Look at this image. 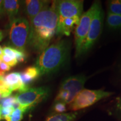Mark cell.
<instances>
[{
    "label": "cell",
    "instance_id": "6da1fadb",
    "mask_svg": "<svg viewBox=\"0 0 121 121\" xmlns=\"http://www.w3.org/2000/svg\"><path fill=\"white\" fill-rule=\"evenodd\" d=\"M58 20L56 4L53 1L29 22L28 44L35 51L40 53L49 46L56 33Z\"/></svg>",
    "mask_w": 121,
    "mask_h": 121
},
{
    "label": "cell",
    "instance_id": "7a4b0ae2",
    "mask_svg": "<svg viewBox=\"0 0 121 121\" xmlns=\"http://www.w3.org/2000/svg\"><path fill=\"white\" fill-rule=\"evenodd\" d=\"M71 43L67 39H60L49 45L40 53L35 61L40 76L55 73L64 67L69 60Z\"/></svg>",
    "mask_w": 121,
    "mask_h": 121
},
{
    "label": "cell",
    "instance_id": "3957f363",
    "mask_svg": "<svg viewBox=\"0 0 121 121\" xmlns=\"http://www.w3.org/2000/svg\"><path fill=\"white\" fill-rule=\"evenodd\" d=\"M87 78L84 75H76L65 78L60 84L54 102L70 104L77 95L83 90Z\"/></svg>",
    "mask_w": 121,
    "mask_h": 121
},
{
    "label": "cell",
    "instance_id": "277c9868",
    "mask_svg": "<svg viewBox=\"0 0 121 121\" xmlns=\"http://www.w3.org/2000/svg\"><path fill=\"white\" fill-rule=\"evenodd\" d=\"M96 1V7L91 20L90 28L85 40L80 51L79 57L86 54L93 48L102 34L104 21V11L101 2Z\"/></svg>",
    "mask_w": 121,
    "mask_h": 121
},
{
    "label": "cell",
    "instance_id": "5b68a950",
    "mask_svg": "<svg viewBox=\"0 0 121 121\" xmlns=\"http://www.w3.org/2000/svg\"><path fill=\"white\" fill-rule=\"evenodd\" d=\"M114 93L106 91L102 89L89 90L84 89L74 98L73 101L67 106L71 112H78L84 109L105 98L110 97Z\"/></svg>",
    "mask_w": 121,
    "mask_h": 121
},
{
    "label": "cell",
    "instance_id": "8992f818",
    "mask_svg": "<svg viewBox=\"0 0 121 121\" xmlns=\"http://www.w3.org/2000/svg\"><path fill=\"white\" fill-rule=\"evenodd\" d=\"M30 23L24 17L15 18L10 22L9 37L15 49L24 52L28 44Z\"/></svg>",
    "mask_w": 121,
    "mask_h": 121
},
{
    "label": "cell",
    "instance_id": "52a82bcc",
    "mask_svg": "<svg viewBox=\"0 0 121 121\" xmlns=\"http://www.w3.org/2000/svg\"><path fill=\"white\" fill-rule=\"evenodd\" d=\"M50 94L51 90L47 86L28 87L20 91L15 96L21 108L26 112L47 99Z\"/></svg>",
    "mask_w": 121,
    "mask_h": 121
},
{
    "label": "cell",
    "instance_id": "ba28073f",
    "mask_svg": "<svg viewBox=\"0 0 121 121\" xmlns=\"http://www.w3.org/2000/svg\"><path fill=\"white\" fill-rule=\"evenodd\" d=\"M96 1H94L91 6L87 11L85 12L81 15L78 24L75 28L74 37H75V56L78 57L80 55L82 45L85 40L89 28H90L91 20L94 13Z\"/></svg>",
    "mask_w": 121,
    "mask_h": 121
},
{
    "label": "cell",
    "instance_id": "9c48e42d",
    "mask_svg": "<svg viewBox=\"0 0 121 121\" xmlns=\"http://www.w3.org/2000/svg\"><path fill=\"white\" fill-rule=\"evenodd\" d=\"M58 19H65L79 16L83 13L84 1L60 0L56 1Z\"/></svg>",
    "mask_w": 121,
    "mask_h": 121
},
{
    "label": "cell",
    "instance_id": "30bf717a",
    "mask_svg": "<svg viewBox=\"0 0 121 121\" xmlns=\"http://www.w3.org/2000/svg\"><path fill=\"white\" fill-rule=\"evenodd\" d=\"M80 17L79 16H75L65 19H58L56 34L58 36H69L74 28L78 24Z\"/></svg>",
    "mask_w": 121,
    "mask_h": 121
},
{
    "label": "cell",
    "instance_id": "8fae6325",
    "mask_svg": "<svg viewBox=\"0 0 121 121\" xmlns=\"http://www.w3.org/2000/svg\"><path fill=\"white\" fill-rule=\"evenodd\" d=\"M49 1L28 0L25 1V10L29 22L42 11L47 8L51 4Z\"/></svg>",
    "mask_w": 121,
    "mask_h": 121
},
{
    "label": "cell",
    "instance_id": "7c38bea8",
    "mask_svg": "<svg viewBox=\"0 0 121 121\" xmlns=\"http://www.w3.org/2000/svg\"><path fill=\"white\" fill-rule=\"evenodd\" d=\"M4 81L6 86L12 91L24 90L28 88L22 82L20 73L13 72L8 73L4 76Z\"/></svg>",
    "mask_w": 121,
    "mask_h": 121
},
{
    "label": "cell",
    "instance_id": "4fadbf2b",
    "mask_svg": "<svg viewBox=\"0 0 121 121\" xmlns=\"http://www.w3.org/2000/svg\"><path fill=\"white\" fill-rule=\"evenodd\" d=\"M19 8L20 2L17 0L3 1L4 12L8 15L10 22L15 19V17L19 13Z\"/></svg>",
    "mask_w": 121,
    "mask_h": 121
},
{
    "label": "cell",
    "instance_id": "5bb4252c",
    "mask_svg": "<svg viewBox=\"0 0 121 121\" xmlns=\"http://www.w3.org/2000/svg\"><path fill=\"white\" fill-rule=\"evenodd\" d=\"M20 75L23 84L27 86L40 76L38 69L35 66L27 67Z\"/></svg>",
    "mask_w": 121,
    "mask_h": 121
},
{
    "label": "cell",
    "instance_id": "9a60e30c",
    "mask_svg": "<svg viewBox=\"0 0 121 121\" xmlns=\"http://www.w3.org/2000/svg\"><path fill=\"white\" fill-rule=\"evenodd\" d=\"M78 115V112H70L62 114H53L47 118L45 121H74Z\"/></svg>",
    "mask_w": 121,
    "mask_h": 121
},
{
    "label": "cell",
    "instance_id": "2e32d148",
    "mask_svg": "<svg viewBox=\"0 0 121 121\" xmlns=\"http://www.w3.org/2000/svg\"><path fill=\"white\" fill-rule=\"evenodd\" d=\"M2 50L4 54L11 57L13 58L16 59L18 62H24L25 57H26V56L24 52L15 49L14 48L10 47H4Z\"/></svg>",
    "mask_w": 121,
    "mask_h": 121
},
{
    "label": "cell",
    "instance_id": "e0dca14e",
    "mask_svg": "<svg viewBox=\"0 0 121 121\" xmlns=\"http://www.w3.org/2000/svg\"><path fill=\"white\" fill-rule=\"evenodd\" d=\"M107 24L112 29H121V15L108 13L107 16Z\"/></svg>",
    "mask_w": 121,
    "mask_h": 121
},
{
    "label": "cell",
    "instance_id": "ac0fdd59",
    "mask_svg": "<svg viewBox=\"0 0 121 121\" xmlns=\"http://www.w3.org/2000/svg\"><path fill=\"white\" fill-rule=\"evenodd\" d=\"M108 13L121 15V0H112L107 2Z\"/></svg>",
    "mask_w": 121,
    "mask_h": 121
},
{
    "label": "cell",
    "instance_id": "d6986e66",
    "mask_svg": "<svg viewBox=\"0 0 121 121\" xmlns=\"http://www.w3.org/2000/svg\"><path fill=\"white\" fill-rule=\"evenodd\" d=\"M25 112L26 111L22 108L16 109L13 110L11 115L6 118L5 119L6 121H21Z\"/></svg>",
    "mask_w": 121,
    "mask_h": 121
},
{
    "label": "cell",
    "instance_id": "ffe728a7",
    "mask_svg": "<svg viewBox=\"0 0 121 121\" xmlns=\"http://www.w3.org/2000/svg\"><path fill=\"white\" fill-rule=\"evenodd\" d=\"M67 110V106L64 103L54 102L52 107V110L54 114H62L66 113Z\"/></svg>",
    "mask_w": 121,
    "mask_h": 121
},
{
    "label": "cell",
    "instance_id": "44dd1931",
    "mask_svg": "<svg viewBox=\"0 0 121 121\" xmlns=\"http://www.w3.org/2000/svg\"><path fill=\"white\" fill-rule=\"evenodd\" d=\"M15 96H9L2 98L0 101V108H9L13 107V105L16 102Z\"/></svg>",
    "mask_w": 121,
    "mask_h": 121
},
{
    "label": "cell",
    "instance_id": "7402d4cb",
    "mask_svg": "<svg viewBox=\"0 0 121 121\" xmlns=\"http://www.w3.org/2000/svg\"><path fill=\"white\" fill-rule=\"evenodd\" d=\"M1 58H2L3 62L6 63L7 65L10 66V67L15 66L18 62L16 59L12 58L11 57H9L8 56L5 55V54H3Z\"/></svg>",
    "mask_w": 121,
    "mask_h": 121
},
{
    "label": "cell",
    "instance_id": "603a6c76",
    "mask_svg": "<svg viewBox=\"0 0 121 121\" xmlns=\"http://www.w3.org/2000/svg\"><path fill=\"white\" fill-rule=\"evenodd\" d=\"M13 107L9 108H0V116L1 119H4L11 115L12 112L13 111Z\"/></svg>",
    "mask_w": 121,
    "mask_h": 121
},
{
    "label": "cell",
    "instance_id": "cb8c5ba5",
    "mask_svg": "<svg viewBox=\"0 0 121 121\" xmlns=\"http://www.w3.org/2000/svg\"><path fill=\"white\" fill-rule=\"evenodd\" d=\"M116 110L118 114L121 117V97L117 99V103H116Z\"/></svg>",
    "mask_w": 121,
    "mask_h": 121
},
{
    "label": "cell",
    "instance_id": "d4e9b609",
    "mask_svg": "<svg viewBox=\"0 0 121 121\" xmlns=\"http://www.w3.org/2000/svg\"><path fill=\"white\" fill-rule=\"evenodd\" d=\"M4 9H3V1L0 0V15L4 13Z\"/></svg>",
    "mask_w": 121,
    "mask_h": 121
},
{
    "label": "cell",
    "instance_id": "484cf974",
    "mask_svg": "<svg viewBox=\"0 0 121 121\" xmlns=\"http://www.w3.org/2000/svg\"><path fill=\"white\" fill-rule=\"evenodd\" d=\"M3 37H4V35H3L2 31L0 30V41H1V40H2Z\"/></svg>",
    "mask_w": 121,
    "mask_h": 121
},
{
    "label": "cell",
    "instance_id": "4316f807",
    "mask_svg": "<svg viewBox=\"0 0 121 121\" xmlns=\"http://www.w3.org/2000/svg\"><path fill=\"white\" fill-rule=\"evenodd\" d=\"M3 54H4V53H3L2 48H1V46H0V57H2Z\"/></svg>",
    "mask_w": 121,
    "mask_h": 121
},
{
    "label": "cell",
    "instance_id": "83f0119b",
    "mask_svg": "<svg viewBox=\"0 0 121 121\" xmlns=\"http://www.w3.org/2000/svg\"><path fill=\"white\" fill-rule=\"evenodd\" d=\"M2 62V58H1V57H0V64H1V62Z\"/></svg>",
    "mask_w": 121,
    "mask_h": 121
},
{
    "label": "cell",
    "instance_id": "f1b7e54d",
    "mask_svg": "<svg viewBox=\"0 0 121 121\" xmlns=\"http://www.w3.org/2000/svg\"><path fill=\"white\" fill-rule=\"evenodd\" d=\"M120 72L121 73V64H120Z\"/></svg>",
    "mask_w": 121,
    "mask_h": 121
},
{
    "label": "cell",
    "instance_id": "f546056e",
    "mask_svg": "<svg viewBox=\"0 0 121 121\" xmlns=\"http://www.w3.org/2000/svg\"><path fill=\"white\" fill-rule=\"evenodd\" d=\"M1 98H2V95H1V94L0 93V99H1Z\"/></svg>",
    "mask_w": 121,
    "mask_h": 121
},
{
    "label": "cell",
    "instance_id": "4dcf8cb0",
    "mask_svg": "<svg viewBox=\"0 0 121 121\" xmlns=\"http://www.w3.org/2000/svg\"><path fill=\"white\" fill-rule=\"evenodd\" d=\"M1 116H0V120H1Z\"/></svg>",
    "mask_w": 121,
    "mask_h": 121
}]
</instances>
